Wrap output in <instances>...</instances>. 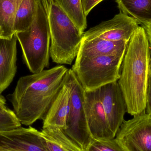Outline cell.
<instances>
[{
  "label": "cell",
  "instance_id": "1",
  "mask_svg": "<svg viewBox=\"0 0 151 151\" xmlns=\"http://www.w3.org/2000/svg\"><path fill=\"white\" fill-rule=\"evenodd\" d=\"M63 65L22 76L8 95L13 111L21 124L30 126L43 120L63 84L68 71Z\"/></svg>",
  "mask_w": 151,
  "mask_h": 151
},
{
  "label": "cell",
  "instance_id": "2",
  "mask_svg": "<svg viewBox=\"0 0 151 151\" xmlns=\"http://www.w3.org/2000/svg\"><path fill=\"white\" fill-rule=\"evenodd\" d=\"M151 50L145 29L139 26L128 43L118 81L132 116L146 112V87Z\"/></svg>",
  "mask_w": 151,
  "mask_h": 151
},
{
  "label": "cell",
  "instance_id": "3",
  "mask_svg": "<svg viewBox=\"0 0 151 151\" xmlns=\"http://www.w3.org/2000/svg\"><path fill=\"white\" fill-rule=\"evenodd\" d=\"M22 49L24 62L32 73L49 66L50 34L48 0H36L32 24L26 31L15 34Z\"/></svg>",
  "mask_w": 151,
  "mask_h": 151
},
{
  "label": "cell",
  "instance_id": "4",
  "mask_svg": "<svg viewBox=\"0 0 151 151\" xmlns=\"http://www.w3.org/2000/svg\"><path fill=\"white\" fill-rule=\"evenodd\" d=\"M50 57L54 63L71 65L78 55L83 32L54 0H48Z\"/></svg>",
  "mask_w": 151,
  "mask_h": 151
},
{
  "label": "cell",
  "instance_id": "5",
  "mask_svg": "<svg viewBox=\"0 0 151 151\" xmlns=\"http://www.w3.org/2000/svg\"><path fill=\"white\" fill-rule=\"evenodd\" d=\"M124 56H76L71 70L85 91L95 90L119 80Z\"/></svg>",
  "mask_w": 151,
  "mask_h": 151
},
{
  "label": "cell",
  "instance_id": "6",
  "mask_svg": "<svg viewBox=\"0 0 151 151\" xmlns=\"http://www.w3.org/2000/svg\"><path fill=\"white\" fill-rule=\"evenodd\" d=\"M65 82L70 91V107L65 134L85 151L93 139L88 128L84 110V90L71 69H68Z\"/></svg>",
  "mask_w": 151,
  "mask_h": 151
},
{
  "label": "cell",
  "instance_id": "7",
  "mask_svg": "<svg viewBox=\"0 0 151 151\" xmlns=\"http://www.w3.org/2000/svg\"><path fill=\"white\" fill-rule=\"evenodd\" d=\"M115 138L124 151H151V114L145 112L124 120Z\"/></svg>",
  "mask_w": 151,
  "mask_h": 151
},
{
  "label": "cell",
  "instance_id": "8",
  "mask_svg": "<svg viewBox=\"0 0 151 151\" xmlns=\"http://www.w3.org/2000/svg\"><path fill=\"white\" fill-rule=\"evenodd\" d=\"M139 24L135 19L120 12L111 19L103 21L84 32L83 40L98 38L107 40L129 41Z\"/></svg>",
  "mask_w": 151,
  "mask_h": 151
},
{
  "label": "cell",
  "instance_id": "9",
  "mask_svg": "<svg viewBox=\"0 0 151 151\" xmlns=\"http://www.w3.org/2000/svg\"><path fill=\"white\" fill-rule=\"evenodd\" d=\"M0 148L10 151H50L41 132L31 127L1 132Z\"/></svg>",
  "mask_w": 151,
  "mask_h": 151
},
{
  "label": "cell",
  "instance_id": "10",
  "mask_svg": "<svg viewBox=\"0 0 151 151\" xmlns=\"http://www.w3.org/2000/svg\"><path fill=\"white\" fill-rule=\"evenodd\" d=\"M84 110L88 128L93 140H108L115 137L109 127L99 89L84 91Z\"/></svg>",
  "mask_w": 151,
  "mask_h": 151
},
{
  "label": "cell",
  "instance_id": "11",
  "mask_svg": "<svg viewBox=\"0 0 151 151\" xmlns=\"http://www.w3.org/2000/svg\"><path fill=\"white\" fill-rule=\"evenodd\" d=\"M99 97L109 127L116 136L124 121L127 106L122 91L117 81L106 84L99 88Z\"/></svg>",
  "mask_w": 151,
  "mask_h": 151
},
{
  "label": "cell",
  "instance_id": "12",
  "mask_svg": "<svg viewBox=\"0 0 151 151\" xmlns=\"http://www.w3.org/2000/svg\"><path fill=\"white\" fill-rule=\"evenodd\" d=\"M17 41L0 39V95L12 82L17 71Z\"/></svg>",
  "mask_w": 151,
  "mask_h": 151
},
{
  "label": "cell",
  "instance_id": "13",
  "mask_svg": "<svg viewBox=\"0 0 151 151\" xmlns=\"http://www.w3.org/2000/svg\"><path fill=\"white\" fill-rule=\"evenodd\" d=\"M70 107V89L64 81L62 88L43 119L42 128L51 127L63 130L66 129Z\"/></svg>",
  "mask_w": 151,
  "mask_h": 151
},
{
  "label": "cell",
  "instance_id": "14",
  "mask_svg": "<svg viewBox=\"0 0 151 151\" xmlns=\"http://www.w3.org/2000/svg\"><path fill=\"white\" fill-rule=\"evenodd\" d=\"M128 42L124 40H107L98 38L82 40L77 56H124Z\"/></svg>",
  "mask_w": 151,
  "mask_h": 151
},
{
  "label": "cell",
  "instance_id": "15",
  "mask_svg": "<svg viewBox=\"0 0 151 151\" xmlns=\"http://www.w3.org/2000/svg\"><path fill=\"white\" fill-rule=\"evenodd\" d=\"M41 133L50 151H84L59 128L47 127Z\"/></svg>",
  "mask_w": 151,
  "mask_h": 151
},
{
  "label": "cell",
  "instance_id": "16",
  "mask_svg": "<svg viewBox=\"0 0 151 151\" xmlns=\"http://www.w3.org/2000/svg\"><path fill=\"white\" fill-rule=\"evenodd\" d=\"M121 12L135 19L140 24L151 23V0H116Z\"/></svg>",
  "mask_w": 151,
  "mask_h": 151
},
{
  "label": "cell",
  "instance_id": "17",
  "mask_svg": "<svg viewBox=\"0 0 151 151\" xmlns=\"http://www.w3.org/2000/svg\"><path fill=\"white\" fill-rule=\"evenodd\" d=\"M36 8V0H17L14 23L15 34L29 28L34 18Z\"/></svg>",
  "mask_w": 151,
  "mask_h": 151
},
{
  "label": "cell",
  "instance_id": "18",
  "mask_svg": "<svg viewBox=\"0 0 151 151\" xmlns=\"http://www.w3.org/2000/svg\"><path fill=\"white\" fill-rule=\"evenodd\" d=\"M17 0H0V39L11 40L15 34Z\"/></svg>",
  "mask_w": 151,
  "mask_h": 151
},
{
  "label": "cell",
  "instance_id": "19",
  "mask_svg": "<svg viewBox=\"0 0 151 151\" xmlns=\"http://www.w3.org/2000/svg\"><path fill=\"white\" fill-rule=\"evenodd\" d=\"M69 16L82 32L87 27V17L84 15L81 0H54Z\"/></svg>",
  "mask_w": 151,
  "mask_h": 151
},
{
  "label": "cell",
  "instance_id": "20",
  "mask_svg": "<svg viewBox=\"0 0 151 151\" xmlns=\"http://www.w3.org/2000/svg\"><path fill=\"white\" fill-rule=\"evenodd\" d=\"M21 127L15 113L9 108L0 111V133Z\"/></svg>",
  "mask_w": 151,
  "mask_h": 151
},
{
  "label": "cell",
  "instance_id": "21",
  "mask_svg": "<svg viewBox=\"0 0 151 151\" xmlns=\"http://www.w3.org/2000/svg\"><path fill=\"white\" fill-rule=\"evenodd\" d=\"M85 151H124L116 138L93 140Z\"/></svg>",
  "mask_w": 151,
  "mask_h": 151
},
{
  "label": "cell",
  "instance_id": "22",
  "mask_svg": "<svg viewBox=\"0 0 151 151\" xmlns=\"http://www.w3.org/2000/svg\"><path fill=\"white\" fill-rule=\"evenodd\" d=\"M146 112L151 114V57L149 63L146 87Z\"/></svg>",
  "mask_w": 151,
  "mask_h": 151
},
{
  "label": "cell",
  "instance_id": "23",
  "mask_svg": "<svg viewBox=\"0 0 151 151\" xmlns=\"http://www.w3.org/2000/svg\"><path fill=\"white\" fill-rule=\"evenodd\" d=\"M104 0H81L83 9L87 17L91 10Z\"/></svg>",
  "mask_w": 151,
  "mask_h": 151
},
{
  "label": "cell",
  "instance_id": "24",
  "mask_svg": "<svg viewBox=\"0 0 151 151\" xmlns=\"http://www.w3.org/2000/svg\"><path fill=\"white\" fill-rule=\"evenodd\" d=\"M142 26L145 29L151 50V23L142 25Z\"/></svg>",
  "mask_w": 151,
  "mask_h": 151
},
{
  "label": "cell",
  "instance_id": "25",
  "mask_svg": "<svg viewBox=\"0 0 151 151\" xmlns=\"http://www.w3.org/2000/svg\"><path fill=\"white\" fill-rule=\"evenodd\" d=\"M6 99L2 95H0V111L6 110L8 107L6 106Z\"/></svg>",
  "mask_w": 151,
  "mask_h": 151
},
{
  "label": "cell",
  "instance_id": "26",
  "mask_svg": "<svg viewBox=\"0 0 151 151\" xmlns=\"http://www.w3.org/2000/svg\"><path fill=\"white\" fill-rule=\"evenodd\" d=\"M0 151H10L8 150H5V149H2V148H0Z\"/></svg>",
  "mask_w": 151,
  "mask_h": 151
}]
</instances>
